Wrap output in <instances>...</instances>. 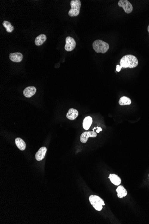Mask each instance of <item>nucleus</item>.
I'll return each mask as SVG.
<instances>
[{"label":"nucleus","mask_w":149,"mask_h":224,"mask_svg":"<svg viewBox=\"0 0 149 224\" xmlns=\"http://www.w3.org/2000/svg\"><path fill=\"white\" fill-rule=\"evenodd\" d=\"M120 64L122 68L132 69L138 66L139 61L135 56L132 55H126L121 59Z\"/></svg>","instance_id":"nucleus-1"},{"label":"nucleus","mask_w":149,"mask_h":224,"mask_svg":"<svg viewBox=\"0 0 149 224\" xmlns=\"http://www.w3.org/2000/svg\"><path fill=\"white\" fill-rule=\"evenodd\" d=\"M93 49L96 53H105L110 48L109 44L102 40H96L93 44Z\"/></svg>","instance_id":"nucleus-2"},{"label":"nucleus","mask_w":149,"mask_h":224,"mask_svg":"<svg viewBox=\"0 0 149 224\" xmlns=\"http://www.w3.org/2000/svg\"><path fill=\"white\" fill-rule=\"evenodd\" d=\"M89 200L94 208L97 211H101L102 209L103 206L105 205L104 200L100 197L96 195L90 196Z\"/></svg>","instance_id":"nucleus-3"},{"label":"nucleus","mask_w":149,"mask_h":224,"mask_svg":"<svg viewBox=\"0 0 149 224\" xmlns=\"http://www.w3.org/2000/svg\"><path fill=\"white\" fill-rule=\"evenodd\" d=\"M71 9L68 12L71 17L77 16L79 14L81 7V1L79 0H72L71 3Z\"/></svg>","instance_id":"nucleus-4"},{"label":"nucleus","mask_w":149,"mask_h":224,"mask_svg":"<svg viewBox=\"0 0 149 224\" xmlns=\"http://www.w3.org/2000/svg\"><path fill=\"white\" fill-rule=\"evenodd\" d=\"M118 5L120 7H122L125 13L128 14L133 11V5L128 0H120L118 1Z\"/></svg>","instance_id":"nucleus-5"},{"label":"nucleus","mask_w":149,"mask_h":224,"mask_svg":"<svg viewBox=\"0 0 149 224\" xmlns=\"http://www.w3.org/2000/svg\"><path fill=\"white\" fill-rule=\"evenodd\" d=\"M97 137V133L94 131V128L93 131H85L83 132L80 137V140L82 143H85L87 141L88 138L96 137Z\"/></svg>","instance_id":"nucleus-6"},{"label":"nucleus","mask_w":149,"mask_h":224,"mask_svg":"<svg viewBox=\"0 0 149 224\" xmlns=\"http://www.w3.org/2000/svg\"><path fill=\"white\" fill-rule=\"evenodd\" d=\"M76 46V42L74 39L68 36L66 39V44L65 49L67 52H71L74 49Z\"/></svg>","instance_id":"nucleus-7"},{"label":"nucleus","mask_w":149,"mask_h":224,"mask_svg":"<svg viewBox=\"0 0 149 224\" xmlns=\"http://www.w3.org/2000/svg\"><path fill=\"white\" fill-rule=\"evenodd\" d=\"M36 92V89L34 87H28L23 91V95L26 98H30L35 95Z\"/></svg>","instance_id":"nucleus-8"},{"label":"nucleus","mask_w":149,"mask_h":224,"mask_svg":"<svg viewBox=\"0 0 149 224\" xmlns=\"http://www.w3.org/2000/svg\"><path fill=\"white\" fill-rule=\"evenodd\" d=\"M9 57L10 60L14 62H20L23 59V55L20 52L10 53Z\"/></svg>","instance_id":"nucleus-9"},{"label":"nucleus","mask_w":149,"mask_h":224,"mask_svg":"<svg viewBox=\"0 0 149 224\" xmlns=\"http://www.w3.org/2000/svg\"><path fill=\"white\" fill-rule=\"evenodd\" d=\"M47 148L45 147L41 148L36 155V158L38 161L42 160L45 158L47 152Z\"/></svg>","instance_id":"nucleus-10"},{"label":"nucleus","mask_w":149,"mask_h":224,"mask_svg":"<svg viewBox=\"0 0 149 224\" xmlns=\"http://www.w3.org/2000/svg\"><path fill=\"white\" fill-rule=\"evenodd\" d=\"M79 115V112L77 110L74 108H71L69 110L67 114V117L70 120H74Z\"/></svg>","instance_id":"nucleus-11"},{"label":"nucleus","mask_w":149,"mask_h":224,"mask_svg":"<svg viewBox=\"0 0 149 224\" xmlns=\"http://www.w3.org/2000/svg\"><path fill=\"white\" fill-rule=\"evenodd\" d=\"M109 178L112 184L116 186H119L121 184V180L120 178L117 175L114 174H110Z\"/></svg>","instance_id":"nucleus-12"},{"label":"nucleus","mask_w":149,"mask_h":224,"mask_svg":"<svg viewBox=\"0 0 149 224\" xmlns=\"http://www.w3.org/2000/svg\"><path fill=\"white\" fill-rule=\"evenodd\" d=\"M15 144L17 146V147L21 150L23 151L26 149V144L23 140L21 139V138H17L15 140Z\"/></svg>","instance_id":"nucleus-13"},{"label":"nucleus","mask_w":149,"mask_h":224,"mask_svg":"<svg viewBox=\"0 0 149 224\" xmlns=\"http://www.w3.org/2000/svg\"><path fill=\"white\" fill-rule=\"evenodd\" d=\"M93 123V119L91 117L87 116L84 119L83 122V128L86 130L89 129Z\"/></svg>","instance_id":"nucleus-14"},{"label":"nucleus","mask_w":149,"mask_h":224,"mask_svg":"<svg viewBox=\"0 0 149 224\" xmlns=\"http://www.w3.org/2000/svg\"><path fill=\"white\" fill-rule=\"evenodd\" d=\"M116 192L117 193V196L119 198H122L127 195V191L122 186H119L116 189Z\"/></svg>","instance_id":"nucleus-15"},{"label":"nucleus","mask_w":149,"mask_h":224,"mask_svg":"<svg viewBox=\"0 0 149 224\" xmlns=\"http://www.w3.org/2000/svg\"><path fill=\"white\" fill-rule=\"evenodd\" d=\"M47 40V36L44 34H41L36 38L35 40V44L37 46L42 45Z\"/></svg>","instance_id":"nucleus-16"},{"label":"nucleus","mask_w":149,"mask_h":224,"mask_svg":"<svg viewBox=\"0 0 149 224\" xmlns=\"http://www.w3.org/2000/svg\"><path fill=\"white\" fill-rule=\"evenodd\" d=\"M131 102L130 99L125 96L122 97V98H120L119 100V104L121 106L129 105L131 104Z\"/></svg>","instance_id":"nucleus-17"},{"label":"nucleus","mask_w":149,"mask_h":224,"mask_svg":"<svg viewBox=\"0 0 149 224\" xmlns=\"http://www.w3.org/2000/svg\"><path fill=\"white\" fill-rule=\"evenodd\" d=\"M2 24L3 26L5 28L6 31L8 32H12L14 29V27L11 25L10 22L7 21H4L3 22Z\"/></svg>","instance_id":"nucleus-18"},{"label":"nucleus","mask_w":149,"mask_h":224,"mask_svg":"<svg viewBox=\"0 0 149 224\" xmlns=\"http://www.w3.org/2000/svg\"><path fill=\"white\" fill-rule=\"evenodd\" d=\"M122 67L121 66L119 65H117L116 66V71L117 72H120L121 71V69H122Z\"/></svg>","instance_id":"nucleus-19"},{"label":"nucleus","mask_w":149,"mask_h":224,"mask_svg":"<svg viewBox=\"0 0 149 224\" xmlns=\"http://www.w3.org/2000/svg\"><path fill=\"white\" fill-rule=\"evenodd\" d=\"M96 128H98V129H99V130L100 131H102V128H101L99 127H97Z\"/></svg>","instance_id":"nucleus-20"},{"label":"nucleus","mask_w":149,"mask_h":224,"mask_svg":"<svg viewBox=\"0 0 149 224\" xmlns=\"http://www.w3.org/2000/svg\"><path fill=\"white\" fill-rule=\"evenodd\" d=\"M100 131L98 129L96 130V133H99V132H100Z\"/></svg>","instance_id":"nucleus-21"},{"label":"nucleus","mask_w":149,"mask_h":224,"mask_svg":"<svg viewBox=\"0 0 149 224\" xmlns=\"http://www.w3.org/2000/svg\"><path fill=\"white\" fill-rule=\"evenodd\" d=\"M148 30L149 33V25L148 27Z\"/></svg>","instance_id":"nucleus-22"},{"label":"nucleus","mask_w":149,"mask_h":224,"mask_svg":"<svg viewBox=\"0 0 149 224\" xmlns=\"http://www.w3.org/2000/svg\"></svg>","instance_id":"nucleus-23"}]
</instances>
